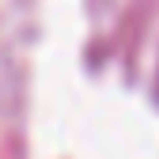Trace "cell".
<instances>
[{"mask_svg": "<svg viewBox=\"0 0 159 159\" xmlns=\"http://www.w3.org/2000/svg\"><path fill=\"white\" fill-rule=\"evenodd\" d=\"M155 98H159V72H155Z\"/></svg>", "mask_w": 159, "mask_h": 159, "instance_id": "cell-1", "label": "cell"}]
</instances>
